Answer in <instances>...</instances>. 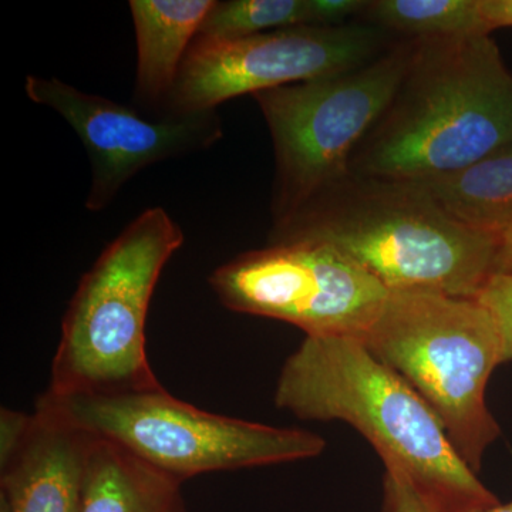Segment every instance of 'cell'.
Returning <instances> with one entry per match:
<instances>
[{"label": "cell", "instance_id": "obj_1", "mask_svg": "<svg viewBox=\"0 0 512 512\" xmlns=\"http://www.w3.org/2000/svg\"><path fill=\"white\" fill-rule=\"evenodd\" d=\"M275 404L299 419L350 424L433 512L500 503L458 456L436 413L360 339L306 336L282 366Z\"/></svg>", "mask_w": 512, "mask_h": 512}, {"label": "cell", "instance_id": "obj_2", "mask_svg": "<svg viewBox=\"0 0 512 512\" xmlns=\"http://www.w3.org/2000/svg\"><path fill=\"white\" fill-rule=\"evenodd\" d=\"M510 143L512 73L491 36L414 40L402 82L349 171L430 183Z\"/></svg>", "mask_w": 512, "mask_h": 512}, {"label": "cell", "instance_id": "obj_3", "mask_svg": "<svg viewBox=\"0 0 512 512\" xmlns=\"http://www.w3.org/2000/svg\"><path fill=\"white\" fill-rule=\"evenodd\" d=\"M289 238L325 242L390 292L458 298H476L498 249V237L454 220L423 185L350 173L269 234Z\"/></svg>", "mask_w": 512, "mask_h": 512}, {"label": "cell", "instance_id": "obj_4", "mask_svg": "<svg viewBox=\"0 0 512 512\" xmlns=\"http://www.w3.org/2000/svg\"><path fill=\"white\" fill-rule=\"evenodd\" d=\"M183 244V229L156 207L141 212L104 248L64 313L47 393L161 387L148 363V308L165 265Z\"/></svg>", "mask_w": 512, "mask_h": 512}, {"label": "cell", "instance_id": "obj_5", "mask_svg": "<svg viewBox=\"0 0 512 512\" xmlns=\"http://www.w3.org/2000/svg\"><path fill=\"white\" fill-rule=\"evenodd\" d=\"M360 340L436 413L458 456L478 473L501 434L485 399L501 365L490 312L474 298L390 292Z\"/></svg>", "mask_w": 512, "mask_h": 512}, {"label": "cell", "instance_id": "obj_6", "mask_svg": "<svg viewBox=\"0 0 512 512\" xmlns=\"http://www.w3.org/2000/svg\"><path fill=\"white\" fill-rule=\"evenodd\" d=\"M39 403L93 439L109 441L180 483L218 471L308 460L326 448V440L312 431L205 412L175 399L163 386L117 394L46 392Z\"/></svg>", "mask_w": 512, "mask_h": 512}, {"label": "cell", "instance_id": "obj_7", "mask_svg": "<svg viewBox=\"0 0 512 512\" xmlns=\"http://www.w3.org/2000/svg\"><path fill=\"white\" fill-rule=\"evenodd\" d=\"M414 40L333 76L255 93L275 151L274 225L348 177L350 158L402 82Z\"/></svg>", "mask_w": 512, "mask_h": 512}, {"label": "cell", "instance_id": "obj_8", "mask_svg": "<svg viewBox=\"0 0 512 512\" xmlns=\"http://www.w3.org/2000/svg\"><path fill=\"white\" fill-rule=\"evenodd\" d=\"M208 281L231 311L282 320L306 336L362 338L390 293L335 248L303 238L235 256Z\"/></svg>", "mask_w": 512, "mask_h": 512}, {"label": "cell", "instance_id": "obj_9", "mask_svg": "<svg viewBox=\"0 0 512 512\" xmlns=\"http://www.w3.org/2000/svg\"><path fill=\"white\" fill-rule=\"evenodd\" d=\"M396 40L362 20L293 26L234 40L197 36L163 114L215 111L244 94L346 72L382 55Z\"/></svg>", "mask_w": 512, "mask_h": 512}, {"label": "cell", "instance_id": "obj_10", "mask_svg": "<svg viewBox=\"0 0 512 512\" xmlns=\"http://www.w3.org/2000/svg\"><path fill=\"white\" fill-rule=\"evenodd\" d=\"M33 103L63 117L82 141L92 164L86 208L103 211L121 188L150 165L207 150L224 136L217 111L150 114L97 94L84 93L56 77L29 74Z\"/></svg>", "mask_w": 512, "mask_h": 512}, {"label": "cell", "instance_id": "obj_11", "mask_svg": "<svg viewBox=\"0 0 512 512\" xmlns=\"http://www.w3.org/2000/svg\"><path fill=\"white\" fill-rule=\"evenodd\" d=\"M0 421V512H82L92 437L39 402Z\"/></svg>", "mask_w": 512, "mask_h": 512}, {"label": "cell", "instance_id": "obj_12", "mask_svg": "<svg viewBox=\"0 0 512 512\" xmlns=\"http://www.w3.org/2000/svg\"><path fill=\"white\" fill-rule=\"evenodd\" d=\"M215 0H131L137 39L134 97L161 116L173 93L181 64Z\"/></svg>", "mask_w": 512, "mask_h": 512}, {"label": "cell", "instance_id": "obj_13", "mask_svg": "<svg viewBox=\"0 0 512 512\" xmlns=\"http://www.w3.org/2000/svg\"><path fill=\"white\" fill-rule=\"evenodd\" d=\"M181 485L109 441L92 437L82 512H187Z\"/></svg>", "mask_w": 512, "mask_h": 512}, {"label": "cell", "instance_id": "obj_14", "mask_svg": "<svg viewBox=\"0 0 512 512\" xmlns=\"http://www.w3.org/2000/svg\"><path fill=\"white\" fill-rule=\"evenodd\" d=\"M419 184L454 220L500 237L512 222V143L456 174Z\"/></svg>", "mask_w": 512, "mask_h": 512}, {"label": "cell", "instance_id": "obj_15", "mask_svg": "<svg viewBox=\"0 0 512 512\" xmlns=\"http://www.w3.org/2000/svg\"><path fill=\"white\" fill-rule=\"evenodd\" d=\"M397 39H454L491 35L480 0H372L357 18Z\"/></svg>", "mask_w": 512, "mask_h": 512}, {"label": "cell", "instance_id": "obj_16", "mask_svg": "<svg viewBox=\"0 0 512 512\" xmlns=\"http://www.w3.org/2000/svg\"><path fill=\"white\" fill-rule=\"evenodd\" d=\"M309 25L308 0H227L215 2L198 36L234 40Z\"/></svg>", "mask_w": 512, "mask_h": 512}, {"label": "cell", "instance_id": "obj_17", "mask_svg": "<svg viewBox=\"0 0 512 512\" xmlns=\"http://www.w3.org/2000/svg\"><path fill=\"white\" fill-rule=\"evenodd\" d=\"M490 312L501 343V365L512 362V274L490 276L476 298Z\"/></svg>", "mask_w": 512, "mask_h": 512}, {"label": "cell", "instance_id": "obj_18", "mask_svg": "<svg viewBox=\"0 0 512 512\" xmlns=\"http://www.w3.org/2000/svg\"><path fill=\"white\" fill-rule=\"evenodd\" d=\"M382 512H433L399 471L386 468Z\"/></svg>", "mask_w": 512, "mask_h": 512}, {"label": "cell", "instance_id": "obj_19", "mask_svg": "<svg viewBox=\"0 0 512 512\" xmlns=\"http://www.w3.org/2000/svg\"><path fill=\"white\" fill-rule=\"evenodd\" d=\"M369 0H308L309 25L342 26L359 18Z\"/></svg>", "mask_w": 512, "mask_h": 512}, {"label": "cell", "instance_id": "obj_20", "mask_svg": "<svg viewBox=\"0 0 512 512\" xmlns=\"http://www.w3.org/2000/svg\"><path fill=\"white\" fill-rule=\"evenodd\" d=\"M480 12L490 32L512 28V0H480Z\"/></svg>", "mask_w": 512, "mask_h": 512}, {"label": "cell", "instance_id": "obj_21", "mask_svg": "<svg viewBox=\"0 0 512 512\" xmlns=\"http://www.w3.org/2000/svg\"><path fill=\"white\" fill-rule=\"evenodd\" d=\"M495 274H512V222L510 227L498 237Z\"/></svg>", "mask_w": 512, "mask_h": 512}, {"label": "cell", "instance_id": "obj_22", "mask_svg": "<svg viewBox=\"0 0 512 512\" xmlns=\"http://www.w3.org/2000/svg\"><path fill=\"white\" fill-rule=\"evenodd\" d=\"M476 512H512V500L510 503H498L493 505V507L483 508V510Z\"/></svg>", "mask_w": 512, "mask_h": 512}]
</instances>
